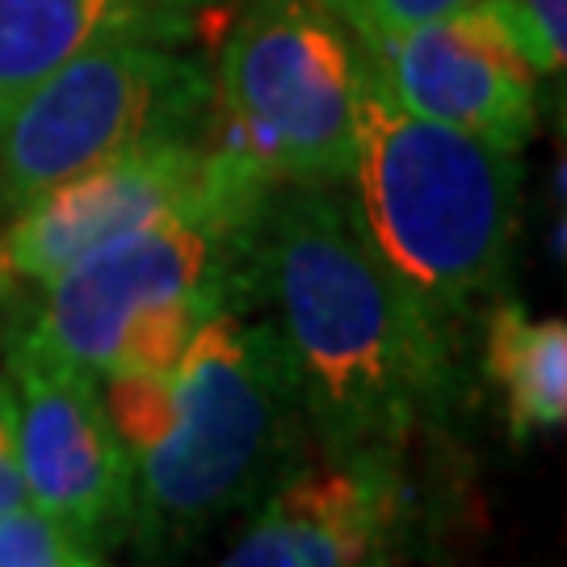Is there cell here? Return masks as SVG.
Listing matches in <instances>:
<instances>
[{
  "mask_svg": "<svg viewBox=\"0 0 567 567\" xmlns=\"http://www.w3.org/2000/svg\"><path fill=\"white\" fill-rule=\"evenodd\" d=\"M252 307H269L320 458H408L454 412V337L386 269L344 189L274 185Z\"/></svg>",
  "mask_w": 567,
  "mask_h": 567,
  "instance_id": "cell-1",
  "label": "cell"
},
{
  "mask_svg": "<svg viewBox=\"0 0 567 567\" xmlns=\"http://www.w3.org/2000/svg\"><path fill=\"white\" fill-rule=\"evenodd\" d=\"M215 311L173 374V429L135 458L131 547L168 567L206 534L252 513L307 458L311 433L295 370L269 316Z\"/></svg>",
  "mask_w": 567,
  "mask_h": 567,
  "instance_id": "cell-2",
  "label": "cell"
},
{
  "mask_svg": "<svg viewBox=\"0 0 567 567\" xmlns=\"http://www.w3.org/2000/svg\"><path fill=\"white\" fill-rule=\"evenodd\" d=\"M344 198L386 269L450 337L501 295L522 227V152L404 110L370 55Z\"/></svg>",
  "mask_w": 567,
  "mask_h": 567,
  "instance_id": "cell-3",
  "label": "cell"
},
{
  "mask_svg": "<svg viewBox=\"0 0 567 567\" xmlns=\"http://www.w3.org/2000/svg\"><path fill=\"white\" fill-rule=\"evenodd\" d=\"M274 182L219 140V164L198 194L97 244L42 286L34 316L9 332V358L68 365L102 379L126 316L168 299L252 307V240Z\"/></svg>",
  "mask_w": 567,
  "mask_h": 567,
  "instance_id": "cell-4",
  "label": "cell"
},
{
  "mask_svg": "<svg viewBox=\"0 0 567 567\" xmlns=\"http://www.w3.org/2000/svg\"><path fill=\"white\" fill-rule=\"evenodd\" d=\"M362 72L341 0H244L215 60V135L274 185L344 189Z\"/></svg>",
  "mask_w": 567,
  "mask_h": 567,
  "instance_id": "cell-5",
  "label": "cell"
},
{
  "mask_svg": "<svg viewBox=\"0 0 567 567\" xmlns=\"http://www.w3.org/2000/svg\"><path fill=\"white\" fill-rule=\"evenodd\" d=\"M215 135V68L189 42H110L76 55L0 114L9 215L93 164Z\"/></svg>",
  "mask_w": 567,
  "mask_h": 567,
  "instance_id": "cell-6",
  "label": "cell"
},
{
  "mask_svg": "<svg viewBox=\"0 0 567 567\" xmlns=\"http://www.w3.org/2000/svg\"><path fill=\"white\" fill-rule=\"evenodd\" d=\"M9 374L18 391L25 505L81 547L118 550L135 522V454L105 416L97 374L30 358H9Z\"/></svg>",
  "mask_w": 567,
  "mask_h": 567,
  "instance_id": "cell-7",
  "label": "cell"
},
{
  "mask_svg": "<svg viewBox=\"0 0 567 567\" xmlns=\"http://www.w3.org/2000/svg\"><path fill=\"white\" fill-rule=\"evenodd\" d=\"M362 47L386 93L412 114L505 152L538 135V72L505 0H475L404 39Z\"/></svg>",
  "mask_w": 567,
  "mask_h": 567,
  "instance_id": "cell-8",
  "label": "cell"
},
{
  "mask_svg": "<svg viewBox=\"0 0 567 567\" xmlns=\"http://www.w3.org/2000/svg\"><path fill=\"white\" fill-rule=\"evenodd\" d=\"M219 164V135L156 143L42 189L0 224V261L18 286L55 282L72 261L198 194Z\"/></svg>",
  "mask_w": 567,
  "mask_h": 567,
  "instance_id": "cell-9",
  "label": "cell"
},
{
  "mask_svg": "<svg viewBox=\"0 0 567 567\" xmlns=\"http://www.w3.org/2000/svg\"><path fill=\"white\" fill-rule=\"evenodd\" d=\"M227 0H0V114L110 42H189Z\"/></svg>",
  "mask_w": 567,
  "mask_h": 567,
  "instance_id": "cell-10",
  "label": "cell"
},
{
  "mask_svg": "<svg viewBox=\"0 0 567 567\" xmlns=\"http://www.w3.org/2000/svg\"><path fill=\"white\" fill-rule=\"evenodd\" d=\"M484 374L501 391L513 446L567 425V324L538 320L522 303H492L484 324Z\"/></svg>",
  "mask_w": 567,
  "mask_h": 567,
  "instance_id": "cell-11",
  "label": "cell"
},
{
  "mask_svg": "<svg viewBox=\"0 0 567 567\" xmlns=\"http://www.w3.org/2000/svg\"><path fill=\"white\" fill-rule=\"evenodd\" d=\"M224 311V307L198 303V299H168V303L143 307L126 316L118 328V341L102 374H143V379H173L177 365L185 362L198 328Z\"/></svg>",
  "mask_w": 567,
  "mask_h": 567,
  "instance_id": "cell-12",
  "label": "cell"
},
{
  "mask_svg": "<svg viewBox=\"0 0 567 567\" xmlns=\"http://www.w3.org/2000/svg\"><path fill=\"white\" fill-rule=\"evenodd\" d=\"M102 404L118 442L135 458L161 446L173 429V379H143V374H102Z\"/></svg>",
  "mask_w": 567,
  "mask_h": 567,
  "instance_id": "cell-13",
  "label": "cell"
},
{
  "mask_svg": "<svg viewBox=\"0 0 567 567\" xmlns=\"http://www.w3.org/2000/svg\"><path fill=\"white\" fill-rule=\"evenodd\" d=\"M0 567H114L105 555L81 547L39 508L21 505L0 517Z\"/></svg>",
  "mask_w": 567,
  "mask_h": 567,
  "instance_id": "cell-14",
  "label": "cell"
},
{
  "mask_svg": "<svg viewBox=\"0 0 567 567\" xmlns=\"http://www.w3.org/2000/svg\"><path fill=\"white\" fill-rule=\"evenodd\" d=\"M475 0H341L344 18L362 42L404 39L429 21H442Z\"/></svg>",
  "mask_w": 567,
  "mask_h": 567,
  "instance_id": "cell-15",
  "label": "cell"
},
{
  "mask_svg": "<svg viewBox=\"0 0 567 567\" xmlns=\"http://www.w3.org/2000/svg\"><path fill=\"white\" fill-rule=\"evenodd\" d=\"M538 76H559L567 55V0H505Z\"/></svg>",
  "mask_w": 567,
  "mask_h": 567,
  "instance_id": "cell-16",
  "label": "cell"
},
{
  "mask_svg": "<svg viewBox=\"0 0 567 567\" xmlns=\"http://www.w3.org/2000/svg\"><path fill=\"white\" fill-rule=\"evenodd\" d=\"M25 505V475L18 454V391L13 379H0V517Z\"/></svg>",
  "mask_w": 567,
  "mask_h": 567,
  "instance_id": "cell-17",
  "label": "cell"
},
{
  "mask_svg": "<svg viewBox=\"0 0 567 567\" xmlns=\"http://www.w3.org/2000/svg\"><path fill=\"white\" fill-rule=\"evenodd\" d=\"M18 278L4 269V261H0V337H4V324H9V316H13V303H18Z\"/></svg>",
  "mask_w": 567,
  "mask_h": 567,
  "instance_id": "cell-18",
  "label": "cell"
},
{
  "mask_svg": "<svg viewBox=\"0 0 567 567\" xmlns=\"http://www.w3.org/2000/svg\"><path fill=\"white\" fill-rule=\"evenodd\" d=\"M9 219V203H4V185H0V224Z\"/></svg>",
  "mask_w": 567,
  "mask_h": 567,
  "instance_id": "cell-19",
  "label": "cell"
}]
</instances>
